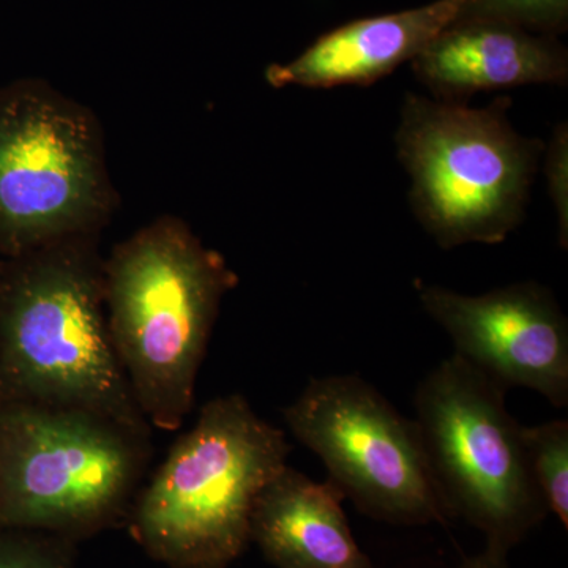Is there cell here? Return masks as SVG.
Masks as SVG:
<instances>
[{"mask_svg":"<svg viewBox=\"0 0 568 568\" xmlns=\"http://www.w3.org/2000/svg\"><path fill=\"white\" fill-rule=\"evenodd\" d=\"M548 192L552 205L558 212L559 241L564 248L568 242V129L567 123H559L552 133L551 142L547 149Z\"/></svg>","mask_w":568,"mask_h":568,"instance_id":"cell-16","label":"cell"},{"mask_svg":"<svg viewBox=\"0 0 568 568\" xmlns=\"http://www.w3.org/2000/svg\"><path fill=\"white\" fill-rule=\"evenodd\" d=\"M510 100L487 108L409 93L396 132L398 159L410 178V207L450 250L500 244L521 224L544 142L519 134Z\"/></svg>","mask_w":568,"mask_h":568,"instance_id":"cell-5","label":"cell"},{"mask_svg":"<svg viewBox=\"0 0 568 568\" xmlns=\"http://www.w3.org/2000/svg\"><path fill=\"white\" fill-rule=\"evenodd\" d=\"M467 0H433L426 6L346 22L313 41L286 63H272L265 81L275 89H332L383 80L422 51L454 22Z\"/></svg>","mask_w":568,"mask_h":568,"instance_id":"cell-11","label":"cell"},{"mask_svg":"<svg viewBox=\"0 0 568 568\" xmlns=\"http://www.w3.org/2000/svg\"><path fill=\"white\" fill-rule=\"evenodd\" d=\"M194 568H219V567H194Z\"/></svg>","mask_w":568,"mask_h":568,"instance_id":"cell-18","label":"cell"},{"mask_svg":"<svg viewBox=\"0 0 568 568\" xmlns=\"http://www.w3.org/2000/svg\"><path fill=\"white\" fill-rule=\"evenodd\" d=\"M418 295L458 357L506 390L530 388L567 407L568 323L548 287L525 282L465 295L422 284Z\"/></svg>","mask_w":568,"mask_h":568,"instance_id":"cell-9","label":"cell"},{"mask_svg":"<svg viewBox=\"0 0 568 568\" xmlns=\"http://www.w3.org/2000/svg\"><path fill=\"white\" fill-rule=\"evenodd\" d=\"M410 63L418 81L446 102L467 103L474 93L519 85H566L568 80V51L558 37L462 13Z\"/></svg>","mask_w":568,"mask_h":568,"instance_id":"cell-10","label":"cell"},{"mask_svg":"<svg viewBox=\"0 0 568 568\" xmlns=\"http://www.w3.org/2000/svg\"><path fill=\"white\" fill-rule=\"evenodd\" d=\"M290 454L286 435L244 396H219L138 491L130 532L164 566L226 568L248 547L254 503Z\"/></svg>","mask_w":568,"mask_h":568,"instance_id":"cell-3","label":"cell"},{"mask_svg":"<svg viewBox=\"0 0 568 568\" xmlns=\"http://www.w3.org/2000/svg\"><path fill=\"white\" fill-rule=\"evenodd\" d=\"M530 477L549 514L568 529V422L521 426Z\"/></svg>","mask_w":568,"mask_h":568,"instance_id":"cell-13","label":"cell"},{"mask_svg":"<svg viewBox=\"0 0 568 568\" xmlns=\"http://www.w3.org/2000/svg\"><path fill=\"white\" fill-rule=\"evenodd\" d=\"M115 204L95 114L41 80L0 85V260L100 234Z\"/></svg>","mask_w":568,"mask_h":568,"instance_id":"cell-6","label":"cell"},{"mask_svg":"<svg viewBox=\"0 0 568 568\" xmlns=\"http://www.w3.org/2000/svg\"><path fill=\"white\" fill-rule=\"evenodd\" d=\"M77 541L40 530L0 528V568H74Z\"/></svg>","mask_w":568,"mask_h":568,"instance_id":"cell-14","label":"cell"},{"mask_svg":"<svg viewBox=\"0 0 568 568\" xmlns=\"http://www.w3.org/2000/svg\"><path fill=\"white\" fill-rule=\"evenodd\" d=\"M295 439L366 517L390 525H446L416 422L358 376L312 379L283 410Z\"/></svg>","mask_w":568,"mask_h":568,"instance_id":"cell-8","label":"cell"},{"mask_svg":"<svg viewBox=\"0 0 568 568\" xmlns=\"http://www.w3.org/2000/svg\"><path fill=\"white\" fill-rule=\"evenodd\" d=\"M151 433L77 409L0 402V528L80 541L129 518Z\"/></svg>","mask_w":568,"mask_h":568,"instance_id":"cell-4","label":"cell"},{"mask_svg":"<svg viewBox=\"0 0 568 568\" xmlns=\"http://www.w3.org/2000/svg\"><path fill=\"white\" fill-rule=\"evenodd\" d=\"M507 558L508 552L485 547L484 551L469 556L457 568H510Z\"/></svg>","mask_w":568,"mask_h":568,"instance_id":"cell-17","label":"cell"},{"mask_svg":"<svg viewBox=\"0 0 568 568\" xmlns=\"http://www.w3.org/2000/svg\"><path fill=\"white\" fill-rule=\"evenodd\" d=\"M334 481L286 466L263 488L250 519V544L276 568H375L347 521Z\"/></svg>","mask_w":568,"mask_h":568,"instance_id":"cell-12","label":"cell"},{"mask_svg":"<svg viewBox=\"0 0 568 568\" xmlns=\"http://www.w3.org/2000/svg\"><path fill=\"white\" fill-rule=\"evenodd\" d=\"M462 14L511 22L559 39L568 28V0H467Z\"/></svg>","mask_w":568,"mask_h":568,"instance_id":"cell-15","label":"cell"},{"mask_svg":"<svg viewBox=\"0 0 568 568\" xmlns=\"http://www.w3.org/2000/svg\"><path fill=\"white\" fill-rule=\"evenodd\" d=\"M99 235L0 260V402L77 407L151 433L112 345Z\"/></svg>","mask_w":568,"mask_h":568,"instance_id":"cell-1","label":"cell"},{"mask_svg":"<svg viewBox=\"0 0 568 568\" xmlns=\"http://www.w3.org/2000/svg\"><path fill=\"white\" fill-rule=\"evenodd\" d=\"M112 345L149 425L181 428L224 295L237 275L178 216L115 245L103 263Z\"/></svg>","mask_w":568,"mask_h":568,"instance_id":"cell-2","label":"cell"},{"mask_svg":"<svg viewBox=\"0 0 568 568\" xmlns=\"http://www.w3.org/2000/svg\"><path fill=\"white\" fill-rule=\"evenodd\" d=\"M506 392L454 354L418 384L414 422L450 518L484 534L485 547L510 552L549 511Z\"/></svg>","mask_w":568,"mask_h":568,"instance_id":"cell-7","label":"cell"}]
</instances>
